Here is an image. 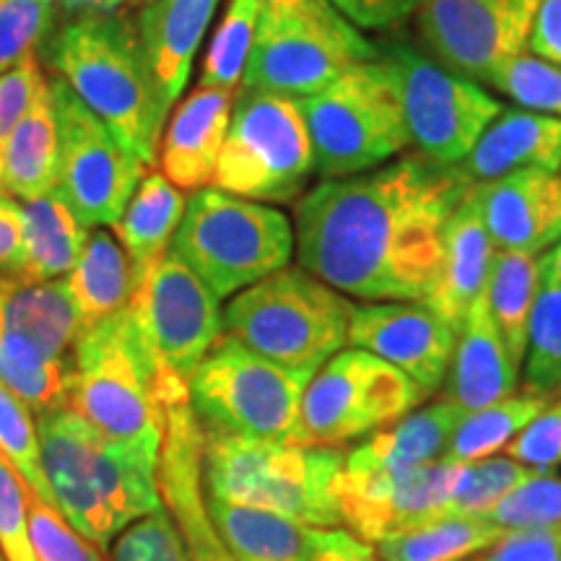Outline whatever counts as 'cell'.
Listing matches in <instances>:
<instances>
[{"label": "cell", "instance_id": "obj_1", "mask_svg": "<svg viewBox=\"0 0 561 561\" xmlns=\"http://www.w3.org/2000/svg\"><path fill=\"white\" fill-rule=\"evenodd\" d=\"M471 191L455 167L426 157L322 180L294 208L299 268L364 301H424L445 227Z\"/></svg>", "mask_w": 561, "mask_h": 561}, {"label": "cell", "instance_id": "obj_2", "mask_svg": "<svg viewBox=\"0 0 561 561\" xmlns=\"http://www.w3.org/2000/svg\"><path fill=\"white\" fill-rule=\"evenodd\" d=\"M37 432L55 507L96 549L104 551L128 525L164 504L159 466L123 450L73 409L39 416Z\"/></svg>", "mask_w": 561, "mask_h": 561}, {"label": "cell", "instance_id": "obj_3", "mask_svg": "<svg viewBox=\"0 0 561 561\" xmlns=\"http://www.w3.org/2000/svg\"><path fill=\"white\" fill-rule=\"evenodd\" d=\"M50 66L107 125L117 144L151 167L170 107L161 100L140 32L112 13H81L60 30Z\"/></svg>", "mask_w": 561, "mask_h": 561}, {"label": "cell", "instance_id": "obj_4", "mask_svg": "<svg viewBox=\"0 0 561 561\" xmlns=\"http://www.w3.org/2000/svg\"><path fill=\"white\" fill-rule=\"evenodd\" d=\"M66 409L81 413L138 460L159 466L164 439L161 375L128 307L81 333Z\"/></svg>", "mask_w": 561, "mask_h": 561}, {"label": "cell", "instance_id": "obj_5", "mask_svg": "<svg viewBox=\"0 0 561 561\" xmlns=\"http://www.w3.org/2000/svg\"><path fill=\"white\" fill-rule=\"evenodd\" d=\"M346 450L234 437L203 430V481L210 496L278 512L310 528H341L339 479Z\"/></svg>", "mask_w": 561, "mask_h": 561}, {"label": "cell", "instance_id": "obj_6", "mask_svg": "<svg viewBox=\"0 0 561 561\" xmlns=\"http://www.w3.org/2000/svg\"><path fill=\"white\" fill-rule=\"evenodd\" d=\"M354 310L305 268H280L231 297L224 331L280 367L314 375L346 348Z\"/></svg>", "mask_w": 561, "mask_h": 561}, {"label": "cell", "instance_id": "obj_7", "mask_svg": "<svg viewBox=\"0 0 561 561\" xmlns=\"http://www.w3.org/2000/svg\"><path fill=\"white\" fill-rule=\"evenodd\" d=\"M219 299L286 268L294 255V224L284 210L224 193L195 191L170 248Z\"/></svg>", "mask_w": 561, "mask_h": 561}, {"label": "cell", "instance_id": "obj_8", "mask_svg": "<svg viewBox=\"0 0 561 561\" xmlns=\"http://www.w3.org/2000/svg\"><path fill=\"white\" fill-rule=\"evenodd\" d=\"M314 172L351 178L390 161L411 144L401 89L388 60H364L343 70L318 94L301 96Z\"/></svg>", "mask_w": 561, "mask_h": 561}, {"label": "cell", "instance_id": "obj_9", "mask_svg": "<svg viewBox=\"0 0 561 561\" xmlns=\"http://www.w3.org/2000/svg\"><path fill=\"white\" fill-rule=\"evenodd\" d=\"M312 371L286 369L224 333L187 380L201 430L294 442Z\"/></svg>", "mask_w": 561, "mask_h": 561}, {"label": "cell", "instance_id": "obj_10", "mask_svg": "<svg viewBox=\"0 0 561 561\" xmlns=\"http://www.w3.org/2000/svg\"><path fill=\"white\" fill-rule=\"evenodd\" d=\"M81 320L66 284L0 278V385L39 416L66 409Z\"/></svg>", "mask_w": 561, "mask_h": 561}, {"label": "cell", "instance_id": "obj_11", "mask_svg": "<svg viewBox=\"0 0 561 561\" xmlns=\"http://www.w3.org/2000/svg\"><path fill=\"white\" fill-rule=\"evenodd\" d=\"M312 172V144L299 102L268 91H237L210 185L257 203H291Z\"/></svg>", "mask_w": 561, "mask_h": 561}, {"label": "cell", "instance_id": "obj_12", "mask_svg": "<svg viewBox=\"0 0 561 561\" xmlns=\"http://www.w3.org/2000/svg\"><path fill=\"white\" fill-rule=\"evenodd\" d=\"M426 392L364 348H343L307 385L294 445L343 447L409 416Z\"/></svg>", "mask_w": 561, "mask_h": 561}, {"label": "cell", "instance_id": "obj_13", "mask_svg": "<svg viewBox=\"0 0 561 561\" xmlns=\"http://www.w3.org/2000/svg\"><path fill=\"white\" fill-rule=\"evenodd\" d=\"M375 58L377 47L339 11L301 16L263 9L240 89L301 100L356 62Z\"/></svg>", "mask_w": 561, "mask_h": 561}, {"label": "cell", "instance_id": "obj_14", "mask_svg": "<svg viewBox=\"0 0 561 561\" xmlns=\"http://www.w3.org/2000/svg\"><path fill=\"white\" fill-rule=\"evenodd\" d=\"M58 123V185L83 227H115L128 208L146 164L83 104L60 76L50 81Z\"/></svg>", "mask_w": 561, "mask_h": 561}, {"label": "cell", "instance_id": "obj_15", "mask_svg": "<svg viewBox=\"0 0 561 561\" xmlns=\"http://www.w3.org/2000/svg\"><path fill=\"white\" fill-rule=\"evenodd\" d=\"M385 60L396 70L411 144L434 164L458 167L502 115V102L458 70L409 47H392Z\"/></svg>", "mask_w": 561, "mask_h": 561}, {"label": "cell", "instance_id": "obj_16", "mask_svg": "<svg viewBox=\"0 0 561 561\" xmlns=\"http://www.w3.org/2000/svg\"><path fill=\"white\" fill-rule=\"evenodd\" d=\"M219 297L170 250L133 286L128 310L159 375L187 382L224 335Z\"/></svg>", "mask_w": 561, "mask_h": 561}, {"label": "cell", "instance_id": "obj_17", "mask_svg": "<svg viewBox=\"0 0 561 561\" xmlns=\"http://www.w3.org/2000/svg\"><path fill=\"white\" fill-rule=\"evenodd\" d=\"M466 462L437 460L403 471H371L343 462L339 504L343 525L364 543L432 523L458 486Z\"/></svg>", "mask_w": 561, "mask_h": 561}, {"label": "cell", "instance_id": "obj_18", "mask_svg": "<svg viewBox=\"0 0 561 561\" xmlns=\"http://www.w3.org/2000/svg\"><path fill=\"white\" fill-rule=\"evenodd\" d=\"M541 0H426L419 30L442 66L486 81L528 47Z\"/></svg>", "mask_w": 561, "mask_h": 561}, {"label": "cell", "instance_id": "obj_19", "mask_svg": "<svg viewBox=\"0 0 561 561\" xmlns=\"http://www.w3.org/2000/svg\"><path fill=\"white\" fill-rule=\"evenodd\" d=\"M348 343L401 369L430 396L450 371L458 331L424 301H367L354 310Z\"/></svg>", "mask_w": 561, "mask_h": 561}, {"label": "cell", "instance_id": "obj_20", "mask_svg": "<svg viewBox=\"0 0 561 561\" xmlns=\"http://www.w3.org/2000/svg\"><path fill=\"white\" fill-rule=\"evenodd\" d=\"M496 250L541 255L561 240V174L528 167L473 185Z\"/></svg>", "mask_w": 561, "mask_h": 561}, {"label": "cell", "instance_id": "obj_21", "mask_svg": "<svg viewBox=\"0 0 561 561\" xmlns=\"http://www.w3.org/2000/svg\"><path fill=\"white\" fill-rule=\"evenodd\" d=\"M494 250V240L483 224L479 198L471 187L447 221L439 271L424 299V305L450 322L458 333L476 301L486 294Z\"/></svg>", "mask_w": 561, "mask_h": 561}, {"label": "cell", "instance_id": "obj_22", "mask_svg": "<svg viewBox=\"0 0 561 561\" xmlns=\"http://www.w3.org/2000/svg\"><path fill=\"white\" fill-rule=\"evenodd\" d=\"M237 91L198 87L174 110L159 144L161 174L180 191H203L214 180Z\"/></svg>", "mask_w": 561, "mask_h": 561}, {"label": "cell", "instance_id": "obj_23", "mask_svg": "<svg viewBox=\"0 0 561 561\" xmlns=\"http://www.w3.org/2000/svg\"><path fill=\"white\" fill-rule=\"evenodd\" d=\"M528 167L561 170V117L530 110H502L476 149L455 170L466 185L473 187Z\"/></svg>", "mask_w": 561, "mask_h": 561}, {"label": "cell", "instance_id": "obj_24", "mask_svg": "<svg viewBox=\"0 0 561 561\" xmlns=\"http://www.w3.org/2000/svg\"><path fill=\"white\" fill-rule=\"evenodd\" d=\"M517 364L512 362L494 320H491L486 294L476 301L462 322L455 343L450 371H447L445 398L468 413L515 396Z\"/></svg>", "mask_w": 561, "mask_h": 561}, {"label": "cell", "instance_id": "obj_25", "mask_svg": "<svg viewBox=\"0 0 561 561\" xmlns=\"http://www.w3.org/2000/svg\"><path fill=\"white\" fill-rule=\"evenodd\" d=\"M219 3L221 0H153L140 13V42L167 107L185 91L195 53Z\"/></svg>", "mask_w": 561, "mask_h": 561}, {"label": "cell", "instance_id": "obj_26", "mask_svg": "<svg viewBox=\"0 0 561 561\" xmlns=\"http://www.w3.org/2000/svg\"><path fill=\"white\" fill-rule=\"evenodd\" d=\"M466 416V409L445 398L398 419L388 430L375 432L359 447L348 450L343 462L354 468H371V471H403V468L437 462L445 458L453 434Z\"/></svg>", "mask_w": 561, "mask_h": 561}, {"label": "cell", "instance_id": "obj_27", "mask_svg": "<svg viewBox=\"0 0 561 561\" xmlns=\"http://www.w3.org/2000/svg\"><path fill=\"white\" fill-rule=\"evenodd\" d=\"M210 523L234 561H305L310 551V525L278 512L210 496L206 491Z\"/></svg>", "mask_w": 561, "mask_h": 561}, {"label": "cell", "instance_id": "obj_28", "mask_svg": "<svg viewBox=\"0 0 561 561\" xmlns=\"http://www.w3.org/2000/svg\"><path fill=\"white\" fill-rule=\"evenodd\" d=\"M66 291L81 320V333L115 318L130 305L133 265L110 231H91L79 261L66 278Z\"/></svg>", "mask_w": 561, "mask_h": 561}, {"label": "cell", "instance_id": "obj_29", "mask_svg": "<svg viewBox=\"0 0 561 561\" xmlns=\"http://www.w3.org/2000/svg\"><path fill=\"white\" fill-rule=\"evenodd\" d=\"M58 185V123L50 81H42L3 151V187L11 198L34 201Z\"/></svg>", "mask_w": 561, "mask_h": 561}, {"label": "cell", "instance_id": "obj_30", "mask_svg": "<svg viewBox=\"0 0 561 561\" xmlns=\"http://www.w3.org/2000/svg\"><path fill=\"white\" fill-rule=\"evenodd\" d=\"M24 265L19 280L47 284L66 278L79 261L89 231L58 193L24 201Z\"/></svg>", "mask_w": 561, "mask_h": 561}, {"label": "cell", "instance_id": "obj_31", "mask_svg": "<svg viewBox=\"0 0 561 561\" xmlns=\"http://www.w3.org/2000/svg\"><path fill=\"white\" fill-rule=\"evenodd\" d=\"M185 203L180 187H174L164 174H144V180L138 182L128 208L115 224L133 265V286L161 255L170 252L174 231L185 214Z\"/></svg>", "mask_w": 561, "mask_h": 561}, {"label": "cell", "instance_id": "obj_32", "mask_svg": "<svg viewBox=\"0 0 561 561\" xmlns=\"http://www.w3.org/2000/svg\"><path fill=\"white\" fill-rule=\"evenodd\" d=\"M538 284H541V257L520 250H494L486 305L517 367L523 364L525 348H528V325Z\"/></svg>", "mask_w": 561, "mask_h": 561}, {"label": "cell", "instance_id": "obj_33", "mask_svg": "<svg viewBox=\"0 0 561 561\" xmlns=\"http://www.w3.org/2000/svg\"><path fill=\"white\" fill-rule=\"evenodd\" d=\"M507 533L486 517H442L382 538L375 546L382 561H466L489 551Z\"/></svg>", "mask_w": 561, "mask_h": 561}, {"label": "cell", "instance_id": "obj_34", "mask_svg": "<svg viewBox=\"0 0 561 561\" xmlns=\"http://www.w3.org/2000/svg\"><path fill=\"white\" fill-rule=\"evenodd\" d=\"M549 403L551 398L523 392V396H510L504 401L491 403L486 409L471 411L455 430L450 447L442 460L476 462L502 453L533 419L549 409Z\"/></svg>", "mask_w": 561, "mask_h": 561}, {"label": "cell", "instance_id": "obj_35", "mask_svg": "<svg viewBox=\"0 0 561 561\" xmlns=\"http://www.w3.org/2000/svg\"><path fill=\"white\" fill-rule=\"evenodd\" d=\"M561 388V284L541 255V284L530 312L525 382L530 396L557 398Z\"/></svg>", "mask_w": 561, "mask_h": 561}, {"label": "cell", "instance_id": "obj_36", "mask_svg": "<svg viewBox=\"0 0 561 561\" xmlns=\"http://www.w3.org/2000/svg\"><path fill=\"white\" fill-rule=\"evenodd\" d=\"M261 11V0H229L203 60L201 87L240 91Z\"/></svg>", "mask_w": 561, "mask_h": 561}, {"label": "cell", "instance_id": "obj_37", "mask_svg": "<svg viewBox=\"0 0 561 561\" xmlns=\"http://www.w3.org/2000/svg\"><path fill=\"white\" fill-rule=\"evenodd\" d=\"M533 473L536 471L520 466V462L507 458V455L504 458H494L491 455V458L466 462L458 486H455L450 500H447V504L439 510V515L434 520H442V517L486 515L494 504H500L512 489L528 481Z\"/></svg>", "mask_w": 561, "mask_h": 561}, {"label": "cell", "instance_id": "obj_38", "mask_svg": "<svg viewBox=\"0 0 561 561\" xmlns=\"http://www.w3.org/2000/svg\"><path fill=\"white\" fill-rule=\"evenodd\" d=\"M0 458L9 462L34 496L55 507L53 489L42 471L37 421L32 419L26 403H21L3 385H0Z\"/></svg>", "mask_w": 561, "mask_h": 561}, {"label": "cell", "instance_id": "obj_39", "mask_svg": "<svg viewBox=\"0 0 561 561\" xmlns=\"http://www.w3.org/2000/svg\"><path fill=\"white\" fill-rule=\"evenodd\" d=\"M481 517L504 530L561 533V476L533 473Z\"/></svg>", "mask_w": 561, "mask_h": 561}, {"label": "cell", "instance_id": "obj_40", "mask_svg": "<svg viewBox=\"0 0 561 561\" xmlns=\"http://www.w3.org/2000/svg\"><path fill=\"white\" fill-rule=\"evenodd\" d=\"M486 83L525 110L561 117V66L520 53L491 70Z\"/></svg>", "mask_w": 561, "mask_h": 561}, {"label": "cell", "instance_id": "obj_41", "mask_svg": "<svg viewBox=\"0 0 561 561\" xmlns=\"http://www.w3.org/2000/svg\"><path fill=\"white\" fill-rule=\"evenodd\" d=\"M110 561H193V557L170 510L161 504L115 538Z\"/></svg>", "mask_w": 561, "mask_h": 561}, {"label": "cell", "instance_id": "obj_42", "mask_svg": "<svg viewBox=\"0 0 561 561\" xmlns=\"http://www.w3.org/2000/svg\"><path fill=\"white\" fill-rule=\"evenodd\" d=\"M53 26V0H0V73L34 60Z\"/></svg>", "mask_w": 561, "mask_h": 561}, {"label": "cell", "instance_id": "obj_43", "mask_svg": "<svg viewBox=\"0 0 561 561\" xmlns=\"http://www.w3.org/2000/svg\"><path fill=\"white\" fill-rule=\"evenodd\" d=\"M30 533L37 561H104L94 543L79 536L58 510L30 491Z\"/></svg>", "mask_w": 561, "mask_h": 561}, {"label": "cell", "instance_id": "obj_44", "mask_svg": "<svg viewBox=\"0 0 561 561\" xmlns=\"http://www.w3.org/2000/svg\"><path fill=\"white\" fill-rule=\"evenodd\" d=\"M0 549L9 561H37L30 533V486L0 458Z\"/></svg>", "mask_w": 561, "mask_h": 561}, {"label": "cell", "instance_id": "obj_45", "mask_svg": "<svg viewBox=\"0 0 561 561\" xmlns=\"http://www.w3.org/2000/svg\"><path fill=\"white\" fill-rule=\"evenodd\" d=\"M502 453L536 473L557 471L561 466V398H553L549 409L533 419Z\"/></svg>", "mask_w": 561, "mask_h": 561}, {"label": "cell", "instance_id": "obj_46", "mask_svg": "<svg viewBox=\"0 0 561 561\" xmlns=\"http://www.w3.org/2000/svg\"><path fill=\"white\" fill-rule=\"evenodd\" d=\"M42 73L37 62H19L0 73V172H3V151L9 136L16 128L26 110L32 107L37 89L42 87Z\"/></svg>", "mask_w": 561, "mask_h": 561}, {"label": "cell", "instance_id": "obj_47", "mask_svg": "<svg viewBox=\"0 0 561 561\" xmlns=\"http://www.w3.org/2000/svg\"><path fill=\"white\" fill-rule=\"evenodd\" d=\"M356 30L382 32L421 11L426 0H328Z\"/></svg>", "mask_w": 561, "mask_h": 561}, {"label": "cell", "instance_id": "obj_48", "mask_svg": "<svg viewBox=\"0 0 561 561\" xmlns=\"http://www.w3.org/2000/svg\"><path fill=\"white\" fill-rule=\"evenodd\" d=\"M489 561H561V533L510 530L489 549Z\"/></svg>", "mask_w": 561, "mask_h": 561}, {"label": "cell", "instance_id": "obj_49", "mask_svg": "<svg viewBox=\"0 0 561 561\" xmlns=\"http://www.w3.org/2000/svg\"><path fill=\"white\" fill-rule=\"evenodd\" d=\"M24 265V208L16 198H0V278L19 280Z\"/></svg>", "mask_w": 561, "mask_h": 561}, {"label": "cell", "instance_id": "obj_50", "mask_svg": "<svg viewBox=\"0 0 561 561\" xmlns=\"http://www.w3.org/2000/svg\"><path fill=\"white\" fill-rule=\"evenodd\" d=\"M305 561H382L369 543L346 528H314Z\"/></svg>", "mask_w": 561, "mask_h": 561}, {"label": "cell", "instance_id": "obj_51", "mask_svg": "<svg viewBox=\"0 0 561 561\" xmlns=\"http://www.w3.org/2000/svg\"><path fill=\"white\" fill-rule=\"evenodd\" d=\"M528 47L536 58L561 66V0H541V9L533 19Z\"/></svg>", "mask_w": 561, "mask_h": 561}, {"label": "cell", "instance_id": "obj_52", "mask_svg": "<svg viewBox=\"0 0 561 561\" xmlns=\"http://www.w3.org/2000/svg\"><path fill=\"white\" fill-rule=\"evenodd\" d=\"M263 9L278 13H301V16H320L335 11L328 0H261Z\"/></svg>", "mask_w": 561, "mask_h": 561}, {"label": "cell", "instance_id": "obj_53", "mask_svg": "<svg viewBox=\"0 0 561 561\" xmlns=\"http://www.w3.org/2000/svg\"><path fill=\"white\" fill-rule=\"evenodd\" d=\"M70 11H81V13H115L121 5H125V0H62Z\"/></svg>", "mask_w": 561, "mask_h": 561}, {"label": "cell", "instance_id": "obj_54", "mask_svg": "<svg viewBox=\"0 0 561 561\" xmlns=\"http://www.w3.org/2000/svg\"><path fill=\"white\" fill-rule=\"evenodd\" d=\"M543 257H546V263H549L551 273L559 278V284H561V240H559L557 244H553V250L546 252Z\"/></svg>", "mask_w": 561, "mask_h": 561}, {"label": "cell", "instance_id": "obj_55", "mask_svg": "<svg viewBox=\"0 0 561 561\" xmlns=\"http://www.w3.org/2000/svg\"><path fill=\"white\" fill-rule=\"evenodd\" d=\"M149 3H153V0H125L128 9H140V5H149Z\"/></svg>", "mask_w": 561, "mask_h": 561}, {"label": "cell", "instance_id": "obj_56", "mask_svg": "<svg viewBox=\"0 0 561 561\" xmlns=\"http://www.w3.org/2000/svg\"><path fill=\"white\" fill-rule=\"evenodd\" d=\"M0 561H9V559H5V553H3V549H0Z\"/></svg>", "mask_w": 561, "mask_h": 561}, {"label": "cell", "instance_id": "obj_57", "mask_svg": "<svg viewBox=\"0 0 561 561\" xmlns=\"http://www.w3.org/2000/svg\"><path fill=\"white\" fill-rule=\"evenodd\" d=\"M473 561H489V559H473Z\"/></svg>", "mask_w": 561, "mask_h": 561}, {"label": "cell", "instance_id": "obj_58", "mask_svg": "<svg viewBox=\"0 0 561 561\" xmlns=\"http://www.w3.org/2000/svg\"><path fill=\"white\" fill-rule=\"evenodd\" d=\"M557 398H561V388H559V396Z\"/></svg>", "mask_w": 561, "mask_h": 561}]
</instances>
